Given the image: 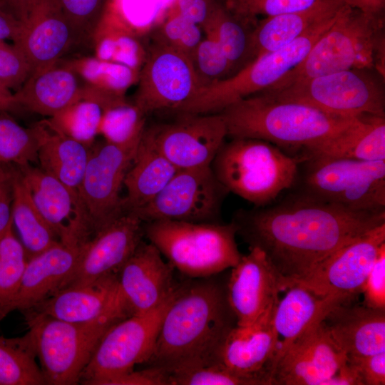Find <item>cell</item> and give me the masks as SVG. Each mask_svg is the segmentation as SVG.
Here are the masks:
<instances>
[{
  "mask_svg": "<svg viewBox=\"0 0 385 385\" xmlns=\"http://www.w3.org/2000/svg\"><path fill=\"white\" fill-rule=\"evenodd\" d=\"M246 23L218 1L211 18L202 29L205 35L215 37L220 45L230 62L232 75L254 60L252 30Z\"/></svg>",
  "mask_w": 385,
  "mask_h": 385,
  "instance_id": "35",
  "label": "cell"
},
{
  "mask_svg": "<svg viewBox=\"0 0 385 385\" xmlns=\"http://www.w3.org/2000/svg\"><path fill=\"white\" fill-rule=\"evenodd\" d=\"M169 385H257L220 362L183 368L169 374Z\"/></svg>",
  "mask_w": 385,
  "mask_h": 385,
  "instance_id": "44",
  "label": "cell"
},
{
  "mask_svg": "<svg viewBox=\"0 0 385 385\" xmlns=\"http://www.w3.org/2000/svg\"><path fill=\"white\" fill-rule=\"evenodd\" d=\"M344 5L342 0H320L303 11L266 17L252 30L253 58L294 41L314 25L335 16Z\"/></svg>",
  "mask_w": 385,
  "mask_h": 385,
  "instance_id": "29",
  "label": "cell"
},
{
  "mask_svg": "<svg viewBox=\"0 0 385 385\" xmlns=\"http://www.w3.org/2000/svg\"><path fill=\"white\" fill-rule=\"evenodd\" d=\"M227 136L220 113H178L175 120L146 127L143 134L178 170L210 165Z\"/></svg>",
  "mask_w": 385,
  "mask_h": 385,
  "instance_id": "16",
  "label": "cell"
},
{
  "mask_svg": "<svg viewBox=\"0 0 385 385\" xmlns=\"http://www.w3.org/2000/svg\"><path fill=\"white\" fill-rule=\"evenodd\" d=\"M175 268L157 247L142 241L118 274V288L130 316L149 312L167 300L177 283Z\"/></svg>",
  "mask_w": 385,
  "mask_h": 385,
  "instance_id": "20",
  "label": "cell"
},
{
  "mask_svg": "<svg viewBox=\"0 0 385 385\" xmlns=\"http://www.w3.org/2000/svg\"><path fill=\"white\" fill-rule=\"evenodd\" d=\"M190 58L200 90L232 75L229 61L217 41L212 36L205 35Z\"/></svg>",
  "mask_w": 385,
  "mask_h": 385,
  "instance_id": "42",
  "label": "cell"
},
{
  "mask_svg": "<svg viewBox=\"0 0 385 385\" xmlns=\"http://www.w3.org/2000/svg\"><path fill=\"white\" fill-rule=\"evenodd\" d=\"M214 276L190 278L177 284L164 314L149 366L168 374L219 362V349L236 325L227 296V282Z\"/></svg>",
  "mask_w": 385,
  "mask_h": 385,
  "instance_id": "2",
  "label": "cell"
},
{
  "mask_svg": "<svg viewBox=\"0 0 385 385\" xmlns=\"http://www.w3.org/2000/svg\"><path fill=\"white\" fill-rule=\"evenodd\" d=\"M285 291V296L279 299L272 315V325L277 337L274 368L297 339L321 322L332 308L339 304L300 285H290Z\"/></svg>",
  "mask_w": 385,
  "mask_h": 385,
  "instance_id": "28",
  "label": "cell"
},
{
  "mask_svg": "<svg viewBox=\"0 0 385 385\" xmlns=\"http://www.w3.org/2000/svg\"><path fill=\"white\" fill-rule=\"evenodd\" d=\"M108 22L113 24L118 31L104 34L98 38L96 57L140 71L145 61L147 51L134 35L125 31L127 29L124 26L121 27L118 23Z\"/></svg>",
  "mask_w": 385,
  "mask_h": 385,
  "instance_id": "41",
  "label": "cell"
},
{
  "mask_svg": "<svg viewBox=\"0 0 385 385\" xmlns=\"http://www.w3.org/2000/svg\"><path fill=\"white\" fill-rule=\"evenodd\" d=\"M137 83L133 103L147 115L177 113L200 88L190 57L154 41L147 49Z\"/></svg>",
  "mask_w": 385,
  "mask_h": 385,
  "instance_id": "15",
  "label": "cell"
},
{
  "mask_svg": "<svg viewBox=\"0 0 385 385\" xmlns=\"http://www.w3.org/2000/svg\"><path fill=\"white\" fill-rule=\"evenodd\" d=\"M322 324L346 356L385 352V309L356 302L339 304L326 314Z\"/></svg>",
  "mask_w": 385,
  "mask_h": 385,
  "instance_id": "26",
  "label": "cell"
},
{
  "mask_svg": "<svg viewBox=\"0 0 385 385\" xmlns=\"http://www.w3.org/2000/svg\"><path fill=\"white\" fill-rule=\"evenodd\" d=\"M302 153V155L385 160V117L359 118L337 135L304 149Z\"/></svg>",
  "mask_w": 385,
  "mask_h": 385,
  "instance_id": "32",
  "label": "cell"
},
{
  "mask_svg": "<svg viewBox=\"0 0 385 385\" xmlns=\"http://www.w3.org/2000/svg\"><path fill=\"white\" fill-rule=\"evenodd\" d=\"M77 43L57 0H31L27 16L13 42L25 56L31 73L58 64Z\"/></svg>",
  "mask_w": 385,
  "mask_h": 385,
  "instance_id": "19",
  "label": "cell"
},
{
  "mask_svg": "<svg viewBox=\"0 0 385 385\" xmlns=\"http://www.w3.org/2000/svg\"><path fill=\"white\" fill-rule=\"evenodd\" d=\"M71 68L82 83V98L94 100L106 109L125 99L138 82L139 71L96 56H82L61 63Z\"/></svg>",
  "mask_w": 385,
  "mask_h": 385,
  "instance_id": "31",
  "label": "cell"
},
{
  "mask_svg": "<svg viewBox=\"0 0 385 385\" xmlns=\"http://www.w3.org/2000/svg\"><path fill=\"white\" fill-rule=\"evenodd\" d=\"M322 385H362L359 375L346 359L337 371Z\"/></svg>",
  "mask_w": 385,
  "mask_h": 385,
  "instance_id": "53",
  "label": "cell"
},
{
  "mask_svg": "<svg viewBox=\"0 0 385 385\" xmlns=\"http://www.w3.org/2000/svg\"><path fill=\"white\" fill-rule=\"evenodd\" d=\"M301 160L270 142L234 138L223 143L210 167L229 192L263 207L294 185Z\"/></svg>",
  "mask_w": 385,
  "mask_h": 385,
  "instance_id": "4",
  "label": "cell"
},
{
  "mask_svg": "<svg viewBox=\"0 0 385 385\" xmlns=\"http://www.w3.org/2000/svg\"><path fill=\"white\" fill-rule=\"evenodd\" d=\"M143 227L148 242L189 278L216 275L235 266L242 255L232 221L222 224L164 220L143 222Z\"/></svg>",
  "mask_w": 385,
  "mask_h": 385,
  "instance_id": "5",
  "label": "cell"
},
{
  "mask_svg": "<svg viewBox=\"0 0 385 385\" xmlns=\"http://www.w3.org/2000/svg\"><path fill=\"white\" fill-rule=\"evenodd\" d=\"M13 170L0 164V235L13 225Z\"/></svg>",
  "mask_w": 385,
  "mask_h": 385,
  "instance_id": "52",
  "label": "cell"
},
{
  "mask_svg": "<svg viewBox=\"0 0 385 385\" xmlns=\"http://www.w3.org/2000/svg\"><path fill=\"white\" fill-rule=\"evenodd\" d=\"M301 156L297 192L351 210L385 211V160Z\"/></svg>",
  "mask_w": 385,
  "mask_h": 385,
  "instance_id": "7",
  "label": "cell"
},
{
  "mask_svg": "<svg viewBox=\"0 0 385 385\" xmlns=\"http://www.w3.org/2000/svg\"><path fill=\"white\" fill-rule=\"evenodd\" d=\"M175 291L155 309L130 316L112 325L95 349L80 382L104 385L108 380L133 370L135 365L147 363Z\"/></svg>",
  "mask_w": 385,
  "mask_h": 385,
  "instance_id": "11",
  "label": "cell"
},
{
  "mask_svg": "<svg viewBox=\"0 0 385 385\" xmlns=\"http://www.w3.org/2000/svg\"><path fill=\"white\" fill-rule=\"evenodd\" d=\"M28 262L13 225L0 235V306L1 314L16 294Z\"/></svg>",
  "mask_w": 385,
  "mask_h": 385,
  "instance_id": "40",
  "label": "cell"
},
{
  "mask_svg": "<svg viewBox=\"0 0 385 385\" xmlns=\"http://www.w3.org/2000/svg\"><path fill=\"white\" fill-rule=\"evenodd\" d=\"M249 250L232 267L227 282L228 302L240 327L262 317L279 301L282 291V277L266 255L257 247Z\"/></svg>",
  "mask_w": 385,
  "mask_h": 385,
  "instance_id": "17",
  "label": "cell"
},
{
  "mask_svg": "<svg viewBox=\"0 0 385 385\" xmlns=\"http://www.w3.org/2000/svg\"><path fill=\"white\" fill-rule=\"evenodd\" d=\"M367 69H348L264 92L281 100L302 103L344 118L385 117L384 93Z\"/></svg>",
  "mask_w": 385,
  "mask_h": 385,
  "instance_id": "10",
  "label": "cell"
},
{
  "mask_svg": "<svg viewBox=\"0 0 385 385\" xmlns=\"http://www.w3.org/2000/svg\"><path fill=\"white\" fill-rule=\"evenodd\" d=\"M103 111L96 101L81 98L45 120L57 133L91 148L98 135Z\"/></svg>",
  "mask_w": 385,
  "mask_h": 385,
  "instance_id": "38",
  "label": "cell"
},
{
  "mask_svg": "<svg viewBox=\"0 0 385 385\" xmlns=\"http://www.w3.org/2000/svg\"><path fill=\"white\" fill-rule=\"evenodd\" d=\"M228 193L210 165L180 169L150 202L131 212L143 222H220L222 205Z\"/></svg>",
  "mask_w": 385,
  "mask_h": 385,
  "instance_id": "14",
  "label": "cell"
},
{
  "mask_svg": "<svg viewBox=\"0 0 385 385\" xmlns=\"http://www.w3.org/2000/svg\"><path fill=\"white\" fill-rule=\"evenodd\" d=\"M15 107L14 93L0 81V111H7Z\"/></svg>",
  "mask_w": 385,
  "mask_h": 385,
  "instance_id": "57",
  "label": "cell"
},
{
  "mask_svg": "<svg viewBox=\"0 0 385 385\" xmlns=\"http://www.w3.org/2000/svg\"><path fill=\"white\" fill-rule=\"evenodd\" d=\"M28 334L41 364L46 384L73 385L106 331L125 319L108 316L84 323L68 322L26 311Z\"/></svg>",
  "mask_w": 385,
  "mask_h": 385,
  "instance_id": "8",
  "label": "cell"
},
{
  "mask_svg": "<svg viewBox=\"0 0 385 385\" xmlns=\"http://www.w3.org/2000/svg\"><path fill=\"white\" fill-rule=\"evenodd\" d=\"M85 245L59 241L29 259L18 291L1 319L13 310L31 309L60 289L74 272Z\"/></svg>",
  "mask_w": 385,
  "mask_h": 385,
  "instance_id": "25",
  "label": "cell"
},
{
  "mask_svg": "<svg viewBox=\"0 0 385 385\" xmlns=\"http://www.w3.org/2000/svg\"><path fill=\"white\" fill-rule=\"evenodd\" d=\"M320 0H227L225 6L248 22L258 15L267 17L307 9Z\"/></svg>",
  "mask_w": 385,
  "mask_h": 385,
  "instance_id": "46",
  "label": "cell"
},
{
  "mask_svg": "<svg viewBox=\"0 0 385 385\" xmlns=\"http://www.w3.org/2000/svg\"><path fill=\"white\" fill-rule=\"evenodd\" d=\"M34 126L40 168L63 183L78 200L91 148L53 130L45 120Z\"/></svg>",
  "mask_w": 385,
  "mask_h": 385,
  "instance_id": "30",
  "label": "cell"
},
{
  "mask_svg": "<svg viewBox=\"0 0 385 385\" xmlns=\"http://www.w3.org/2000/svg\"><path fill=\"white\" fill-rule=\"evenodd\" d=\"M30 197L59 241L86 243L89 238L76 196L59 180L31 164L18 166Z\"/></svg>",
  "mask_w": 385,
  "mask_h": 385,
  "instance_id": "24",
  "label": "cell"
},
{
  "mask_svg": "<svg viewBox=\"0 0 385 385\" xmlns=\"http://www.w3.org/2000/svg\"><path fill=\"white\" fill-rule=\"evenodd\" d=\"M11 215L28 260L59 242L34 205L18 170H13Z\"/></svg>",
  "mask_w": 385,
  "mask_h": 385,
  "instance_id": "34",
  "label": "cell"
},
{
  "mask_svg": "<svg viewBox=\"0 0 385 385\" xmlns=\"http://www.w3.org/2000/svg\"><path fill=\"white\" fill-rule=\"evenodd\" d=\"M31 73L21 51L6 40L0 39V81L10 90H18Z\"/></svg>",
  "mask_w": 385,
  "mask_h": 385,
  "instance_id": "47",
  "label": "cell"
},
{
  "mask_svg": "<svg viewBox=\"0 0 385 385\" xmlns=\"http://www.w3.org/2000/svg\"><path fill=\"white\" fill-rule=\"evenodd\" d=\"M178 170L143 135L123 182L125 212L136 210L150 202Z\"/></svg>",
  "mask_w": 385,
  "mask_h": 385,
  "instance_id": "33",
  "label": "cell"
},
{
  "mask_svg": "<svg viewBox=\"0 0 385 385\" xmlns=\"http://www.w3.org/2000/svg\"><path fill=\"white\" fill-rule=\"evenodd\" d=\"M385 247V222L333 252L305 275L285 282L302 286L339 304L356 302L381 250Z\"/></svg>",
  "mask_w": 385,
  "mask_h": 385,
  "instance_id": "13",
  "label": "cell"
},
{
  "mask_svg": "<svg viewBox=\"0 0 385 385\" xmlns=\"http://www.w3.org/2000/svg\"><path fill=\"white\" fill-rule=\"evenodd\" d=\"M21 23L5 11L0 6V39L16 40Z\"/></svg>",
  "mask_w": 385,
  "mask_h": 385,
  "instance_id": "54",
  "label": "cell"
},
{
  "mask_svg": "<svg viewBox=\"0 0 385 385\" xmlns=\"http://www.w3.org/2000/svg\"><path fill=\"white\" fill-rule=\"evenodd\" d=\"M337 14L289 44L256 57L231 76L201 88L178 113H219L237 101L272 88L303 61Z\"/></svg>",
  "mask_w": 385,
  "mask_h": 385,
  "instance_id": "9",
  "label": "cell"
},
{
  "mask_svg": "<svg viewBox=\"0 0 385 385\" xmlns=\"http://www.w3.org/2000/svg\"><path fill=\"white\" fill-rule=\"evenodd\" d=\"M219 113L231 138L260 139L279 148L302 150L337 135L359 118L337 117L265 93L237 101Z\"/></svg>",
  "mask_w": 385,
  "mask_h": 385,
  "instance_id": "3",
  "label": "cell"
},
{
  "mask_svg": "<svg viewBox=\"0 0 385 385\" xmlns=\"http://www.w3.org/2000/svg\"><path fill=\"white\" fill-rule=\"evenodd\" d=\"M79 42L93 38L108 0H57Z\"/></svg>",
  "mask_w": 385,
  "mask_h": 385,
  "instance_id": "45",
  "label": "cell"
},
{
  "mask_svg": "<svg viewBox=\"0 0 385 385\" xmlns=\"http://www.w3.org/2000/svg\"><path fill=\"white\" fill-rule=\"evenodd\" d=\"M359 375L362 385L385 384V352L346 356Z\"/></svg>",
  "mask_w": 385,
  "mask_h": 385,
  "instance_id": "49",
  "label": "cell"
},
{
  "mask_svg": "<svg viewBox=\"0 0 385 385\" xmlns=\"http://www.w3.org/2000/svg\"><path fill=\"white\" fill-rule=\"evenodd\" d=\"M137 148H123L106 140L91 147L78 192L83 225L90 239L127 212L120 190Z\"/></svg>",
  "mask_w": 385,
  "mask_h": 385,
  "instance_id": "12",
  "label": "cell"
},
{
  "mask_svg": "<svg viewBox=\"0 0 385 385\" xmlns=\"http://www.w3.org/2000/svg\"><path fill=\"white\" fill-rule=\"evenodd\" d=\"M322 321L297 339L278 361L273 385H322L345 362Z\"/></svg>",
  "mask_w": 385,
  "mask_h": 385,
  "instance_id": "22",
  "label": "cell"
},
{
  "mask_svg": "<svg viewBox=\"0 0 385 385\" xmlns=\"http://www.w3.org/2000/svg\"><path fill=\"white\" fill-rule=\"evenodd\" d=\"M28 334L16 338L0 337V385L46 384Z\"/></svg>",
  "mask_w": 385,
  "mask_h": 385,
  "instance_id": "36",
  "label": "cell"
},
{
  "mask_svg": "<svg viewBox=\"0 0 385 385\" xmlns=\"http://www.w3.org/2000/svg\"><path fill=\"white\" fill-rule=\"evenodd\" d=\"M275 305L251 325L232 327L218 351L219 362L254 380L257 385H273L277 337L272 315Z\"/></svg>",
  "mask_w": 385,
  "mask_h": 385,
  "instance_id": "21",
  "label": "cell"
},
{
  "mask_svg": "<svg viewBox=\"0 0 385 385\" xmlns=\"http://www.w3.org/2000/svg\"><path fill=\"white\" fill-rule=\"evenodd\" d=\"M202 31L198 25L183 17L171 6L158 22L153 41L171 47L190 57L203 38Z\"/></svg>",
  "mask_w": 385,
  "mask_h": 385,
  "instance_id": "43",
  "label": "cell"
},
{
  "mask_svg": "<svg viewBox=\"0 0 385 385\" xmlns=\"http://www.w3.org/2000/svg\"><path fill=\"white\" fill-rule=\"evenodd\" d=\"M82 83L76 73L58 63L31 73L14 93L16 106L48 118L82 98Z\"/></svg>",
  "mask_w": 385,
  "mask_h": 385,
  "instance_id": "27",
  "label": "cell"
},
{
  "mask_svg": "<svg viewBox=\"0 0 385 385\" xmlns=\"http://www.w3.org/2000/svg\"><path fill=\"white\" fill-rule=\"evenodd\" d=\"M3 112L0 113V164L23 166L37 161L38 138L34 126L24 128Z\"/></svg>",
  "mask_w": 385,
  "mask_h": 385,
  "instance_id": "39",
  "label": "cell"
},
{
  "mask_svg": "<svg viewBox=\"0 0 385 385\" xmlns=\"http://www.w3.org/2000/svg\"><path fill=\"white\" fill-rule=\"evenodd\" d=\"M143 224L135 214L127 212L97 232L86 243L74 272L61 289L118 274L143 241Z\"/></svg>",
  "mask_w": 385,
  "mask_h": 385,
  "instance_id": "18",
  "label": "cell"
},
{
  "mask_svg": "<svg viewBox=\"0 0 385 385\" xmlns=\"http://www.w3.org/2000/svg\"><path fill=\"white\" fill-rule=\"evenodd\" d=\"M1 306H0V319H1Z\"/></svg>",
  "mask_w": 385,
  "mask_h": 385,
  "instance_id": "58",
  "label": "cell"
},
{
  "mask_svg": "<svg viewBox=\"0 0 385 385\" xmlns=\"http://www.w3.org/2000/svg\"><path fill=\"white\" fill-rule=\"evenodd\" d=\"M382 27L379 15L344 5L303 61L269 89L344 70L370 69L381 46Z\"/></svg>",
  "mask_w": 385,
  "mask_h": 385,
  "instance_id": "6",
  "label": "cell"
},
{
  "mask_svg": "<svg viewBox=\"0 0 385 385\" xmlns=\"http://www.w3.org/2000/svg\"><path fill=\"white\" fill-rule=\"evenodd\" d=\"M147 115L134 103L125 98L103 111L98 135L113 145L136 148L147 127Z\"/></svg>",
  "mask_w": 385,
  "mask_h": 385,
  "instance_id": "37",
  "label": "cell"
},
{
  "mask_svg": "<svg viewBox=\"0 0 385 385\" xmlns=\"http://www.w3.org/2000/svg\"><path fill=\"white\" fill-rule=\"evenodd\" d=\"M104 385H169V374L161 369L148 366L115 376Z\"/></svg>",
  "mask_w": 385,
  "mask_h": 385,
  "instance_id": "51",
  "label": "cell"
},
{
  "mask_svg": "<svg viewBox=\"0 0 385 385\" xmlns=\"http://www.w3.org/2000/svg\"><path fill=\"white\" fill-rule=\"evenodd\" d=\"M362 293L365 305L385 309V247L381 250L366 279Z\"/></svg>",
  "mask_w": 385,
  "mask_h": 385,
  "instance_id": "48",
  "label": "cell"
},
{
  "mask_svg": "<svg viewBox=\"0 0 385 385\" xmlns=\"http://www.w3.org/2000/svg\"><path fill=\"white\" fill-rule=\"evenodd\" d=\"M28 310L75 323L108 316L129 317L119 292L118 274L62 288Z\"/></svg>",
  "mask_w": 385,
  "mask_h": 385,
  "instance_id": "23",
  "label": "cell"
},
{
  "mask_svg": "<svg viewBox=\"0 0 385 385\" xmlns=\"http://www.w3.org/2000/svg\"><path fill=\"white\" fill-rule=\"evenodd\" d=\"M352 8L357 9L366 14L379 15L384 9L385 0H342Z\"/></svg>",
  "mask_w": 385,
  "mask_h": 385,
  "instance_id": "56",
  "label": "cell"
},
{
  "mask_svg": "<svg viewBox=\"0 0 385 385\" xmlns=\"http://www.w3.org/2000/svg\"><path fill=\"white\" fill-rule=\"evenodd\" d=\"M237 235L261 250L283 284L299 278L342 246L385 222V211H354L297 192L274 205L240 210Z\"/></svg>",
  "mask_w": 385,
  "mask_h": 385,
  "instance_id": "1",
  "label": "cell"
},
{
  "mask_svg": "<svg viewBox=\"0 0 385 385\" xmlns=\"http://www.w3.org/2000/svg\"><path fill=\"white\" fill-rule=\"evenodd\" d=\"M217 3V0H175L172 7L183 17L202 29L211 18Z\"/></svg>",
  "mask_w": 385,
  "mask_h": 385,
  "instance_id": "50",
  "label": "cell"
},
{
  "mask_svg": "<svg viewBox=\"0 0 385 385\" xmlns=\"http://www.w3.org/2000/svg\"><path fill=\"white\" fill-rule=\"evenodd\" d=\"M31 1V0H0V6L21 23L27 16Z\"/></svg>",
  "mask_w": 385,
  "mask_h": 385,
  "instance_id": "55",
  "label": "cell"
}]
</instances>
